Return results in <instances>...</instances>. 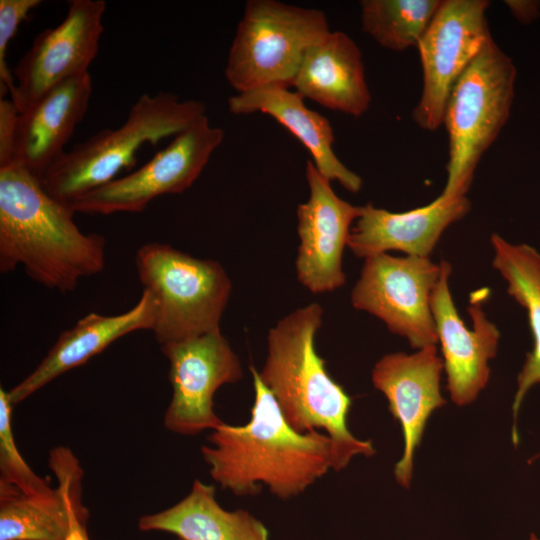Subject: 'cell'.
Instances as JSON below:
<instances>
[{"instance_id": "6da1fadb", "label": "cell", "mask_w": 540, "mask_h": 540, "mask_svg": "<svg viewBox=\"0 0 540 540\" xmlns=\"http://www.w3.org/2000/svg\"><path fill=\"white\" fill-rule=\"evenodd\" d=\"M254 403L241 426L223 423L201 447L212 479L236 496L257 495L262 486L280 499L303 493L332 469V444L325 432L300 433L284 418L258 370L250 366Z\"/></svg>"}, {"instance_id": "7a4b0ae2", "label": "cell", "mask_w": 540, "mask_h": 540, "mask_svg": "<svg viewBox=\"0 0 540 540\" xmlns=\"http://www.w3.org/2000/svg\"><path fill=\"white\" fill-rule=\"evenodd\" d=\"M75 211L52 198L40 179L12 163L0 168V271L22 265L33 280L62 293L105 265L104 237L83 233Z\"/></svg>"}, {"instance_id": "3957f363", "label": "cell", "mask_w": 540, "mask_h": 540, "mask_svg": "<svg viewBox=\"0 0 540 540\" xmlns=\"http://www.w3.org/2000/svg\"><path fill=\"white\" fill-rule=\"evenodd\" d=\"M323 308L310 303L280 319L268 332L262 383L288 424L300 433L325 431L332 444V469L343 470L358 455L372 457L371 440L355 437L347 417L352 398L326 368L315 348Z\"/></svg>"}, {"instance_id": "277c9868", "label": "cell", "mask_w": 540, "mask_h": 540, "mask_svg": "<svg viewBox=\"0 0 540 540\" xmlns=\"http://www.w3.org/2000/svg\"><path fill=\"white\" fill-rule=\"evenodd\" d=\"M205 115L198 100H180L168 92L143 94L118 128L102 130L66 151L41 177L42 187L70 206L134 166L144 144L174 137Z\"/></svg>"}, {"instance_id": "5b68a950", "label": "cell", "mask_w": 540, "mask_h": 540, "mask_svg": "<svg viewBox=\"0 0 540 540\" xmlns=\"http://www.w3.org/2000/svg\"><path fill=\"white\" fill-rule=\"evenodd\" d=\"M135 263L155 301L151 331L160 346L220 331L232 284L219 262L153 242L139 247Z\"/></svg>"}, {"instance_id": "8992f818", "label": "cell", "mask_w": 540, "mask_h": 540, "mask_svg": "<svg viewBox=\"0 0 540 540\" xmlns=\"http://www.w3.org/2000/svg\"><path fill=\"white\" fill-rule=\"evenodd\" d=\"M515 74L511 59L491 36L453 85L443 115L449 156L440 195L466 196L481 157L509 117Z\"/></svg>"}, {"instance_id": "52a82bcc", "label": "cell", "mask_w": 540, "mask_h": 540, "mask_svg": "<svg viewBox=\"0 0 540 540\" xmlns=\"http://www.w3.org/2000/svg\"><path fill=\"white\" fill-rule=\"evenodd\" d=\"M330 31L321 10L249 0L229 49L225 78L237 93L289 88L308 50Z\"/></svg>"}, {"instance_id": "ba28073f", "label": "cell", "mask_w": 540, "mask_h": 540, "mask_svg": "<svg viewBox=\"0 0 540 540\" xmlns=\"http://www.w3.org/2000/svg\"><path fill=\"white\" fill-rule=\"evenodd\" d=\"M440 271V263L430 257H368L351 293L352 306L382 320L412 348L436 346L431 295Z\"/></svg>"}, {"instance_id": "9c48e42d", "label": "cell", "mask_w": 540, "mask_h": 540, "mask_svg": "<svg viewBox=\"0 0 540 540\" xmlns=\"http://www.w3.org/2000/svg\"><path fill=\"white\" fill-rule=\"evenodd\" d=\"M223 139L224 131L212 126L205 115L174 136L139 169L97 188L70 207L75 213L85 214L141 212L161 195L189 189Z\"/></svg>"}, {"instance_id": "30bf717a", "label": "cell", "mask_w": 540, "mask_h": 540, "mask_svg": "<svg viewBox=\"0 0 540 540\" xmlns=\"http://www.w3.org/2000/svg\"><path fill=\"white\" fill-rule=\"evenodd\" d=\"M486 0H442L418 42L423 73L415 123L427 131L443 125L450 91L491 37Z\"/></svg>"}, {"instance_id": "8fae6325", "label": "cell", "mask_w": 540, "mask_h": 540, "mask_svg": "<svg viewBox=\"0 0 540 540\" xmlns=\"http://www.w3.org/2000/svg\"><path fill=\"white\" fill-rule=\"evenodd\" d=\"M172 388L164 427L183 436L213 431L224 422L214 410L217 390L243 377L239 357L221 331L161 346Z\"/></svg>"}, {"instance_id": "7c38bea8", "label": "cell", "mask_w": 540, "mask_h": 540, "mask_svg": "<svg viewBox=\"0 0 540 540\" xmlns=\"http://www.w3.org/2000/svg\"><path fill=\"white\" fill-rule=\"evenodd\" d=\"M103 0H72L57 26L39 33L14 68L10 98L21 112L51 88L88 72L104 31Z\"/></svg>"}, {"instance_id": "4fadbf2b", "label": "cell", "mask_w": 540, "mask_h": 540, "mask_svg": "<svg viewBox=\"0 0 540 540\" xmlns=\"http://www.w3.org/2000/svg\"><path fill=\"white\" fill-rule=\"evenodd\" d=\"M440 267V276L431 295V311L450 398L456 405L465 406L477 399L489 381V362L496 356L500 332L483 310V302L489 295L486 288L470 294L467 311L473 328H467L451 295V264L442 260Z\"/></svg>"}, {"instance_id": "5bb4252c", "label": "cell", "mask_w": 540, "mask_h": 540, "mask_svg": "<svg viewBox=\"0 0 540 540\" xmlns=\"http://www.w3.org/2000/svg\"><path fill=\"white\" fill-rule=\"evenodd\" d=\"M306 180L309 197L297 207L299 282L314 294L332 292L345 284L342 260L352 226L361 212L340 198L331 180L308 160Z\"/></svg>"}, {"instance_id": "9a60e30c", "label": "cell", "mask_w": 540, "mask_h": 540, "mask_svg": "<svg viewBox=\"0 0 540 540\" xmlns=\"http://www.w3.org/2000/svg\"><path fill=\"white\" fill-rule=\"evenodd\" d=\"M443 359L436 346L412 354L396 352L384 355L374 365V387L388 401V409L400 423L404 449L394 467L396 482L409 488L416 449L419 447L431 414L446 404L440 389Z\"/></svg>"}, {"instance_id": "2e32d148", "label": "cell", "mask_w": 540, "mask_h": 540, "mask_svg": "<svg viewBox=\"0 0 540 540\" xmlns=\"http://www.w3.org/2000/svg\"><path fill=\"white\" fill-rule=\"evenodd\" d=\"M49 467L58 485L46 492L24 493L0 484V540H66L77 518L88 521L76 456L67 447H55Z\"/></svg>"}, {"instance_id": "e0dca14e", "label": "cell", "mask_w": 540, "mask_h": 540, "mask_svg": "<svg viewBox=\"0 0 540 540\" xmlns=\"http://www.w3.org/2000/svg\"><path fill=\"white\" fill-rule=\"evenodd\" d=\"M470 208L466 196L440 194L427 205L399 213L366 204L352 226L347 247L363 259L391 250L430 257L443 232Z\"/></svg>"}, {"instance_id": "ac0fdd59", "label": "cell", "mask_w": 540, "mask_h": 540, "mask_svg": "<svg viewBox=\"0 0 540 540\" xmlns=\"http://www.w3.org/2000/svg\"><path fill=\"white\" fill-rule=\"evenodd\" d=\"M91 94V76L85 72L51 88L19 112L13 163L41 179L66 152L65 145L85 117Z\"/></svg>"}, {"instance_id": "d6986e66", "label": "cell", "mask_w": 540, "mask_h": 540, "mask_svg": "<svg viewBox=\"0 0 540 540\" xmlns=\"http://www.w3.org/2000/svg\"><path fill=\"white\" fill-rule=\"evenodd\" d=\"M156 315L152 295L143 290L136 304L117 315L90 312L63 331L35 369L8 391L16 405L63 373L86 363L117 339L138 330H152Z\"/></svg>"}, {"instance_id": "ffe728a7", "label": "cell", "mask_w": 540, "mask_h": 540, "mask_svg": "<svg viewBox=\"0 0 540 540\" xmlns=\"http://www.w3.org/2000/svg\"><path fill=\"white\" fill-rule=\"evenodd\" d=\"M292 86L304 98L353 117L371 103L362 53L342 31H330L308 50Z\"/></svg>"}, {"instance_id": "44dd1931", "label": "cell", "mask_w": 540, "mask_h": 540, "mask_svg": "<svg viewBox=\"0 0 540 540\" xmlns=\"http://www.w3.org/2000/svg\"><path fill=\"white\" fill-rule=\"evenodd\" d=\"M304 99L288 87L266 86L231 96L228 108L236 115L260 112L271 116L302 143L323 175L350 192L360 191L361 177L348 169L334 152L335 136L330 121L309 109Z\"/></svg>"}, {"instance_id": "7402d4cb", "label": "cell", "mask_w": 540, "mask_h": 540, "mask_svg": "<svg viewBox=\"0 0 540 540\" xmlns=\"http://www.w3.org/2000/svg\"><path fill=\"white\" fill-rule=\"evenodd\" d=\"M142 532H166L180 540H269L266 526L250 512L229 511L216 500L213 485L194 480L190 492L164 510L142 515Z\"/></svg>"}, {"instance_id": "603a6c76", "label": "cell", "mask_w": 540, "mask_h": 540, "mask_svg": "<svg viewBox=\"0 0 540 540\" xmlns=\"http://www.w3.org/2000/svg\"><path fill=\"white\" fill-rule=\"evenodd\" d=\"M493 248V267L507 282V292L525 308L533 336V349L517 377L512 415V441L519 442L517 416L529 390L540 385V253L527 244H512L494 233L490 237Z\"/></svg>"}, {"instance_id": "cb8c5ba5", "label": "cell", "mask_w": 540, "mask_h": 540, "mask_svg": "<svg viewBox=\"0 0 540 540\" xmlns=\"http://www.w3.org/2000/svg\"><path fill=\"white\" fill-rule=\"evenodd\" d=\"M442 0H363L361 23L380 46L404 51L418 45Z\"/></svg>"}, {"instance_id": "d4e9b609", "label": "cell", "mask_w": 540, "mask_h": 540, "mask_svg": "<svg viewBox=\"0 0 540 540\" xmlns=\"http://www.w3.org/2000/svg\"><path fill=\"white\" fill-rule=\"evenodd\" d=\"M13 404L8 391L0 388V484L24 493L50 490L47 479L37 475L20 454L12 428Z\"/></svg>"}, {"instance_id": "484cf974", "label": "cell", "mask_w": 540, "mask_h": 540, "mask_svg": "<svg viewBox=\"0 0 540 540\" xmlns=\"http://www.w3.org/2000/svg\"><path fill=\"white\" fill-rule=\"evenodd\" d=\"M40 0H0V89L1 97L15 92L13 73L7 64V50L20 24L41 4Z\"/></svg>"}, {"instance_id": "4316f807", "label": "cell", "mask_w": 540, "mask_h": 540, "mask_svg": "<svg viewBox=\"0 0 540 540\" xmlns=\"http://www.w3.org/2000/svg\"><path fill=\"white\" fill-rule=\"evenodd\" d=\"M19 111L11 99H0V168L13 163Z\"/></svg>"}, {"instance_id": "83f0119b", "label": "cell", "mask_w": 540, "mask_h": 540, "mask_svg": "<svg viewBox=\"0 0 540 540\" xmlns=\"http://www.w3.org/2000/svg\"><path fill=\"white\" fill-rule=\"evenodd\" d=\"M505 3L521 22H530L538 13V4L534 1H505Z\"/></svg>"}, {"instance_id": "f1b7e54d", "label": "cell", "mask_w": 540, "mask_h": 540, "mask_svg": "<svg viewBox=\"0 0 540 540\" xmlns=\"http://www.w3.org/2000/svg\"><path fill=\"white\" fill-rule=\"evenodd\" d=\"M86 524L87 521L77 518L66 540H89Z\"/></svg>"}, {"instance_id": "f546056e", "label": "cell", "mask_w": 540, "mask_h": 540, "mask_svg": "<svg viewBox=\"0 0 540 540\" xmlns=\"http://www.w3.org/2000/svg\"><path fill=\"white\" fill-rule=\"evenodd\" d=\"M528 540H540V538L537 535L532 533V534H530Z\"/></svg>"}, {"instance_id": "4dcf8cb0", "label": "cell", "mask_w": 540, "mask_h": 540, "mask_svg": "<svg viewBox=\"0 0 540 540\" xmlns=\"http://www.w3.org/2000/svg\"><path fill=\"white\" fill-rule=\"evenodd\" d=\"M178 540H180V539H178Z\"/></svg>"}]
</instances>
